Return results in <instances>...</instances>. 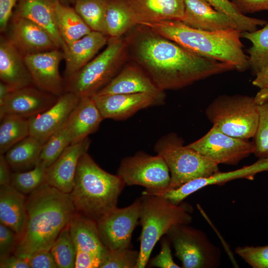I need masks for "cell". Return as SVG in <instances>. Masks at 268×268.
Here are the masks:
<instances>
[{
    "label": "cell",
    "instance_id": "obj_46",
    "mask_svg": "<svg viewBox=\"0 0 268 268\" xmlns=\"http://www.w3.org/2000/svg\"><path fill=\"white\" fill-rule=\"evenodd\" d=\"M18 0H0V31L5 32Z\"/></svg>",
    "mask_w": 268,
    "mask_h": 268
},
{
    "label": "cell",
    "instance_id": "obj_8",
    "mask_svg": "<svg viewBox=\"0 0 268 268\" xmlns=\"http://www.w3.org/2000/svg\"><path fill=\"white\" fill-rule=\"evenodd\" d=\"M207 119L223 133L248 140L253 138L259 119V106L254 97L248 95H223L207 107Z\"/></svg>",
    "mask_w": 268,
    "mask_h": 268
},
{
    "label": "cell",
    "instance_id": "obj_18",
    "mask_svg": "<svg viewBox=\"0 0 268 268\" xmlns=\"http://www.w3.org/2000/svg\"><path fill=\"white\" fill-rule=\"evenodd\" d=\"M8 28L7 37L24 56L59 49L47 31L27 19L12 16Z\"/></svg>",
    "mask_w": 268,
    "mask_h": 268
},
{
    "label": "cell",
    "instance_id": "obj_12",
    "mask_svg": "<svg viewBox=\"0 0 268 268\" xmlns=\"http://www.w3.org/2000/svg\"><path fill=\"white\" fill-rule=\"evenodd\" d=\"M217 164L236 165L254 153L252 142L227 135L214 126L188 145Z\"/></svg>",
    "mask_w": 268,
    "mask_h": 268
},
{
    "label": "cell",
    "instance_id": "obj_26",
    "mask_svg": "<svg viewBox=\"0 0 268 268\" xmlns=\"http://www.w3.org/2000/svg\"><path fill=\"white\" fill-rule=\"evenodd\" d=\"M103 118L91 97H83L66 122L71 144L80 141L96 132Z\"/></svg>",
    "mask_w": 268,
    "mask_h": 268
},
{
    "label": "cell",
    "instance_id": "obj_14",
    "mask_svg": "<svg viewBox=\"0 0 268 268\" xmlns=\"http://www.w3.org/2000/svg\"><path fill=\"white\" fill-rule=\"evenodd\" d=\"M103 119H126L138 111L165 102V95L139 93L95 94L91 96Z\"/></svg>",
    "mask_w": 268,
    "mask_h": 268
},
{
    "label": "cell",
    "instance_id": "obj_13",
    "mask_svg": "<svg viewBox=\"0 0 268 268\" xmlns=\"http://www.w3.org/2000/svg\"><path fill=\"white\" fill-rule=\"evenodd\" d=\"M265 171H268V158H259L252 164L235 170L225 172L218 171L208 177L193 180L176 189L155 191L150 194L163 197L175 204H179L190 195L207 186H221L239 179L252 180L257 174Z\"/></svg>",
    "mask_w": 268,
    "mask_h": 268
},
{
    "label": "cell",
    "instance_id": "obj_22",
    "mask_svg": "<svg viewBox=\"0 0 268 268\" xmlns=\"http://www.w3.org/2000/svg\"><path fill=\"white\" fill-rule=\"evenodd\" d=\"M0 79L15 90L34 85L24 56L3 35L0 38Z\"/></svg>",
    "mask_w": 268,
    "mask_h": 268
},
{
    "label": "cell",
    "instance_id": "obj_43",
    "mask_svg": "<svg viewBox=\"0 0 268 268\" xmlns=\"http://www.w3.org/2000/svg\"><path fill=\"white\" fill-rule=\"evenodd\" d=\"M18 239L12 230L0 223V259L14 253Z\"/></svg>",
    "mask_w": 268,
    "mask_h": 268
},
{
    "label": "cell",
    "instance_id": "obj_50",
    "mask_svg": "<svg viewBox=\"0 0 268 268\" xmlns=\"http://www.w3.org/2000/svg\"><path fill=\"white\" fill-rule=\"evenodd\" d=\"M15 90L9 85L0 81V101L3 100L5 97L9 95L12 92Z\"/></svg>",
    "mask_w": 268,
    "mask_h": 268
},
{
    "label": "cell",
    "instance_id": "obj_9",
    "mask_svg": "<svg viewBox=\"0 0 268 268\" xmlns=\"http://www.w3.org/2000/svg\"><path fill=\"white\" fill-rule=\"evenodd\" d=\"M166 236L183 268H216L221 261L220 249L203 231L186 224L172 226Z\"/></svg>",
    "mask_w": 268,
    "mask_h": 268
},
{
    "label": "cell",
    "instance_id": "obj_3",
    "mask_svg": "<svg viewBox=\"0 0 268 268\" xmlns=\"http://www.w3.org/2000/svg\"><path fill=\"white\" fill-rule=\"evenodd\" d=\"M147 27L197 54L232 65L243 71L249 68L243 51L242 32L237 29L208 31L190 26L179 20L143 23Z\"/></svg>",
    "mask_w": 268,
    "mask_h": 268
},
{
    "label": "cell",
    "instance_id": "obj_27",
    "mask_svg": "<svg viewBox=\"0 0 268 268\" xmlns=\"http://www.w3.org/2000/svg\"><path fill=\"white\" fill-rule=\"evenodd\" d=\"M26 199L25 195L11 184L0 186V223L12 230L18 239L24 232L27 219Z\"/></svg>",
    "mask_w": 268,
    "mask_h": 268
},
{
    "label": "cell",
    "instance_id": "obj_21",
    "mask_svg": "<svg viewBox=\"0 0 268 268\" xmlns=\"http://www.w3.org/2000/svg\"><path fill=\"white\" fill-rule=\"evenodd\" d=\"M139 93L165 94L164 91L157 87L138 65L128 64L123 67L112 80L95 94Z\"/></svg>",
    "mask_w": 268,
    "mask_h": 268
},
{
    "label": "cell",
    "instance_id": "obj_15",
    "mask_svg": "<svg viewBox=\"0 0 268 268\" xmlns=\"http://www.w3.org/2000/svg\"><path fill=\"white\" fill-rule=\"evenodd\" d=\"M24 60L34 85L58 97L64 93L65 80L59 71L60 63L64 60L61 49L26 55Z\"/></svg>",
    "mask_w": 268,
    "mask_h": 268
},
{
    "label": "cell",
    "instance_id": "obj_45",
    "mask_svg": "<svg viewBox=\"0 0 268 268\" xmlns=\"http://www.w3.org/2000/svg\"><path fill=\"white\" fill-rule=\"evenodd\" d=\"M241 13H251L263 10L268 11V0H231Z\"/></svg>",
    "mask_w": 268,
    "mask_h": 268
},
{
    "label": "cell",
    "instance_id": "obj_51",
    "mask_svg": "<svg viewBox=\"0 0 268 268\" xmlns=\"http://www.w3.org/2000/svg\"><path fill=\"white\" fill-rule=\"evenodd\" d=\"M62 2L65 3L66 2L73 3L76 0H60Z\"/></svg>",
    "mask_w": 268,
    "mask_h": 268
},
{
    "label": "cell",
    "instance_id": "obj_49",
    "mask_svg": "<svg viewBox=\"0 0 268 268\" xmlns=\"http://www.w3.org/2000/svg\"><path fill=\"white\" fill-rule=\"evenodd\" d=\"M255 75L253 84L260 89H268V66L263 67Z\"/></svg>",
    "mask_w": 268,
    "mask_h": 268
},
{
    "label": "cell",
    "instance_id": "obj_34",
    "mask_svg": "<svg viewBox=\"0 0 268 268\" xmlns=\"http://www.w3.org/2000/svg\"><path fill=\"white\" fill-rule=\"evenodd\" d=\"M108 0H76L73 8L92 31L105 34L104 19Z\"/></svg>",
    "mask_w": 268,
    "mask_h": 268
},
{
    "label": "cell",
    "instance_id": "obj_35",
    "mask_svg": "<svg viewBox=\"0 0 268 268\" xmlns=\"http://www.w3.org/2000/svg\"><path fill=\"white\" fill-rule=\"evenodd\" d=\"M47 166L40 161L29 170L12 173L10 184L22 194H30L46 183Z\"/></svg>",
    "mask_w": 268,
    "mask_h": 268
},
{
    "label": "cell",
    "instance_id": "obj_39",
    "mask_svg": "<svg viewBox=\"0 0 268 268\" xmlns=\"http://www.w3.org/2000/svg\"><path fill=\"white\" fill-rule=\"evenodd\" d=\"M139 254L131 248L108 250L99 268H136Z\"/></svg>",
    "mask_w": 268,
    "mask_h": 268
},
{
    "label": "cell",
    "instance_id": "obj_6",
    "mask_svg": "<svg viewBox=\"0 0 268 268\" xmlns=\"http://www.w3.org/2000/svg\"><path fill=\"white\" fill-rule=\"evenodd\" d=\"M105 49L64 82V92L78 97H91L107 85L122 68L127 58L126 39L109 38Z\"/></svg>",
    "mask_w": 268,
    "mask_h": 268
},
{
    "label": "cell",
    "instance_id": "obj_28",
    "mask_svg": "<svg viewBox=\"0 0 268 268\" xmlns=\"http://www.w3.org/2000/svg\"><path fill=\"white\" fill-rule=\"evenodd\" d=\"M68 226L76 252L92 255L101 261L108 249L100 240L96 222L76 212Z\"/></svg>",
    "mask_w": 268,
    "mask_h": 268
},
{
    "label": "cell",
    "instance_id": "obj_36",
    "mask_svg": "<svg viewBox=\"0 0 268 268\" xmlns=\"http://www.w3.org/2000/svg\"><path fill=\"white\" fill-rule=\"evenodd\" d=\"M217 10L228 16L236 24L237 29L244 32H253L258 26H264L267 21L251 17L240 12L230 0H205Z\"/></svg>",
    "mask_w": 268,
    "mask_h": 268
},
{
    "label": "cell",
    "instance_id": "obj_7",
    "mask_svg": "<svg viewBox=\"0 0 268 268\" xmlns=\"http://www.w3.org/2000/svg\"><path fill=\"white\" fill-rule=\"evenodd\" d=\"M154 151L166 162L170 174L169 188L176 189L193 180L208 177L219 171L218 164L188 145L182 138L170 133L159 139Z\"/></svg>",
    "mask_w": 268,
    "mask_h": 268
},
{
    "label": "cell",
    "instance_id": "obj_10",
    "mask_svg": "<svg viewBox=\"0 0 268 268\" xmlns=\"http://www.w3.org/2000/svg\"><path fill=\"white\" fill-rule=\"evenodd\" d=\"M117 174L126 186H141L145 192L166 190L170 181L164 159L158 154L153 156L141 151L123 158Z\"/></svg>",
    "mask_w": 268,
    "mask_h": 268
},
{
    "label": "cell",
    "instance_id": "obj_30",
    "mask_svg": "<svg viewBox=\"0 0 268 268\" xmlns=\"http://www.w3.org/2000/svg\"><path fill=\"white\" fill-rule=\"evenodd\" d=\"M58 28L66 45L75 41L92 31L73 7L60 0L56 8Z\"/></svg>",
    "mask_w": 268,
    "mask_h": 268
},
{
    "label": "cell",
    "instance_id": "obj_16",
    "mask_svg": "<svg viewBox=\"0 0 268 268\" xmlns=\"http://www.w3.org/2000/svg\"><path fill=\"white\" fill-rule=\"evenodd\" d=\"M59 97L34 85L16 89L0 101V119L7 115L28 119L50 108Z\"/></svg>",
    "mask_w": 268,
    "mask_h": 268
},
{
    "label": "cell",
    "instance_id": "obj_32",
    "mask_svg": "<svg viewBox=\"0 0 268 268\" xmlns=\"http://www.w3.org/2000/svg\"><path fill=\"white\" fill-rule=\"evenodd\" d=\"M0 154L29 135L28 118L7 115L0 119Z\"/></svg>",
    "mask_w": 268,
    "mask_h": 268
},
{
    "label": "cell",
    "instance_id": "obj_25",
    "mask_svg": "<svg viewBox=\"0 0 268 268\" xmlns=\"http://www.w3.org/2000/svg\"><path fill=\"white\" fill-rule=\"evenodd\" d=\"M184 3L185 13L181 21L190 26L208 31L237 29L228 16L205 0H184Z\"/></svg>",
    "mask_w": 268,
    "mask_h": 268
},
{
    "label": "cell",
    "instance_id": "obj_41",
    "mask_svg": "<svg viewBox=\"0 0 268 268\" xmlns=\"http://www.w3.org/2000/svg\"><path fill=\"white\" fill-rule=\"evenodd\" d=\"M235 252L253 268H268V245L238 246Z\"/></svg>",
    "mask_w": 268,
    "mask_h": 268
},
{
    "label": "cell",
    "instance_id": "obj_33",
    "mask_svg": "<svg viewBox=\"0 0 268 268\" xmlns=\"http://www.w3.org/2000/svg\"><path fill=\"white\" fill-rule=\"evenodd\" d=\"M242 37L252 43L248 50V61L249 68L256 74L263 67L268 66V22L259 30L242 32Z\"/></svg>",
    "mask_w": 268,
    "mask_h": 268
},
{
    "label": "cell",
    "instance_id": "obj_5",
    "mask_svg": "<svg viewBox=\"0 0 268 268\" xmlns=\"http://www.w3.org/2000/svg\"><path fill=\"white\" fill-rule=\"evenodd\" d=\"M140 198L141 232L136 268H144L156 243L172 226L192 222L193 209L188 203L175 204L159 196L142 194Z\"/></svg>",
    "mask_w": 268,
    "mask_h": 268
},
{
    "label": "cell",
    "instance_id": "obj_17",
    "mask_svg": "<svg viewBox=\"0 0 268 268\" xmlns=\"http://www.w3.org/2000/svg\"><path fill=\"white\" fill-rule=\"evenodd\" d=\"M79 99L72 92H65L50 108L28 118L29 135L36 138L43 145L65 124Z\"/></svg>",
    "mask_w": 268,
    "mask_h": 268
},
{
    "label": "cell",
    "instance_id": "obj_47",
    "mask_svg": "<svg viewBox=\"0 0 268 268\" xmlns=\"http://www.w3.org/2000/svg\"><path fill=\"white\" fill-rule=\"evenodd\" d=\"M0 268H30L27 259L14 254L0 259Z\"/></svg>",
    "mask_w": 268,
    "mask_h": 268
},
{
    "label": "cell",
    "instance_id": "obj_44",
    "mask_svg": "<svg viewBox=\"0 0 268 268\" xmlns=\"http://www.w3.org/2000/svg\"><path fill=\"white\" fill-rule=\"evenodd\" d=\"M27 260L30 268H57L58 266L50 250L33 253Z\"/></svg>",
    "mask_w": 268,
    "mask_h": 268
},
{
    "label": "cell",
    "instance_id": "obj_24",
    "mask_svg": "<svg viewBox=\"0 0 268 268\" xmlns=\"http://www.w3.org/2000/svg\"><path fill=\"white\" fill-rule=\"evenodd\" d=\"M109 38L102 33L92 31L81 38L66 45L63 50L65 62V79L92 60L98 51L107 44Z\"/></svg>",
    "mask_w": 268,
    "mask_h": 268
},
{
    "label": "cell",
    "instance_id": "obj_42",
    "mask_svg": "<svg viewBox=\"0 0 268 268\" xmlns=\"http://www.w3.org/2000/svg\"><path fill=\"white\" fill-rule=\"evenodd\" d=\"M171 243L167 236L162 238L160 242V251L158 255L148 263L152 267L160 268H180L173 260L171 250Z\"/></svg>",
    "mask_w": 268,
    "mask_h": 268
},
{
    "label": "cell",
    "instance_id": "obj_23",
    "mask_svg": "<svg viewBox=\"0 0 268 268\" xmlns=\"http://www.w3.org/2000/svg\"><path fill=\"white\" fill-rule=\"evenodd\" d=\"M135 25L164 20L182 21L184 0H127Z\"/></svg>",
    "mask_w": 268,
    "mask_h": 268
},
{
    "label": "cell",
    "instance_id": "obj_1",
    "mask_svg": "<svg viewBox=\"0 0 268 268\" xmlns=\"http://www.w3.org/2000/svg\"><path fill=\"white\" fill-rule=\"evenodd\" d=\"M127 38L134 60L162 91L178 89L234 70L231 65L192 52L141 25Z\"/></svg>",
    "mask_w": 268,
    "mask_h": 268
},
{
    "label": "cell",
    "instance_id": "obj_29",
    "mask_svg": "<svg viewBox=\"0 0 268 268\" xmlns=\"http://www.w3.org/2000/svg\"><path fill=\"white\" fill-rule=\"evenodd\" d=\"M43 145L31 135L14 145L4 154L11 169L22 172L34 168L39 162Z\"/></svg>",
    "mask_w": 268,
    "mask_h": 268
},
{
    "label": "cell",
    "instance_id": "obj_4",
    "mask_svg": "<svg viewBox=\"0 0 268 268\" xmlns=\"http://www.w3.org/2000/svg\"><path fill=\"white\" fill-rule=\"evenodd\" d=\"M125 186L119 175L104 170L86 152L79 160L69 194L76 213L96 222L117 207Z\"/></svg>",
    "mask_w": 268,
    "mask_h": 268
},
{
    "label": "cell",
    "instance_id": "obj_37",
    "mask_svg": "<svg viewBox=\"0 0 268 268\" xmlns=\"http://www.w3.org/2000/svg\"><path fill=\"white\" fill-rule=\"evenodd\" d=\"M50 251L58 268H75L76 251L68 225L61 231Z\"/></svg>",
    "mask_w": 268,
    "mask_h": 268
},
{
    "label": "cell",
    "instance_id": "obj_20",
    "mask_svg": "<svg viewBox=\"0 0 268 268\" xmlns=\"http://www.w3.org/2000/svg\"><path fill=\"white\" fill-rule=\"evenodd\" d=\"M60 0H18L12 16L27 19L47 31L58 48L66 45L60 34L56 21V8Z\"/></svg>",
    "mask_w": 268,
    "mask_h": 268
},
{
    "label": "cell",
    "instance_id": "obj_19",
    "mask_svg": "<svg viewBox=\"0 0 268 268\" xmlns=\"http://www.w3.org/2000/svg\"><path fill=\"white\" fill-rule=\"evenodd\" d=\"M90 140L87 137L68 146L46 171V182L62 192L69 194L80 157L87 150Z\"/></svg>",
    "mask_w": 268,
    "mask_h": 268
},
{
    "label": "cell",
    "instance_id": "obj_48",
    "mask_svg": "<svg viewBox=\"0 0 268 268\" xmlns=\"http://www.w3.org/2000/svg\"><path fill=\"white\" fill-rule=\"evenodd\" d=\"M10 169L4 154H0V186L10 184L12 176Z\"/></svg>",
    "mask_w": 268,
    "mask_h": 268
},
{
    "label": "cell",
    "instance_id": "obj_11",
    "mask_svg": "<svg viewBox=\"0 0 268 268\" xmlns=\"http://www.w3.org/2000/svg\"><path fill=\"white\" fill-rule=\"evenodd\" d=\"M141 201L131 205L115 207L96 221L100 240L108 250L131 248L133 232L139 222Z\"/></svg>",
    "mask_w": 268,
    "mask_h": 268
},
{
    "label": "cell",
    "instance_id": "obj_31",
    "mask_svg": "<svg viewBox=\"0 0 268 268\" xmlns=\"http://www.w3.org/2000/svg\"><path fill=\"white\" fill-rule=\"evenodd\" d=\"M105 34L119 38L135 24L127 0H109L104 19Z\"/></svg>",
    "mask_w": 268,
    "mask_h": 268
},
{
    "label": "cell",
    "instance_id": "obj_2",
    "mask_svg": "<svg viewBox=\"0 0 268 268\" xmlns=\"http://www.w3.org/2000/svg\"><path fill=\"white\" fill-rule=\"evenodd\" d=\"M26 207V224L13 254L27 259L34 252L50 250L76 212L69 194L46 183L29 194Z\"/></svg>",
    "mask_w": 268,
    "mask_h": 268
},
{
    "label": "cell",
    "instance_id": "obj_38",
    "mask_svg": "<svg viewBox=\"0 0 268 268\" xmlns=\"http://www.w3.org/2000/svg\"><path fill=\"white\" fill-rule=\"evenodd\" d=\"M70 144V137L66 123L43 144L39 161L48 167Z\"/></svg>",
    "mask_w": 268,
    "mask_h": 268
},
{
    "label": "cell",
    "instance_id": "obj_40",
    "mask_svg": "<svg viewBox=\"0 0 268 268\" xmlns=\"http://www.w3.org/2000/svg\"><path fill=\"white\" fill-rule=\"evenodd\" d=\"M258 106L259 122L252 141L253 153L259 158H268V101Z\"/></svg>",
    "mask_w": 268,
    "mask_h": 268
}]
</instances>
